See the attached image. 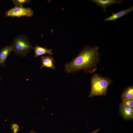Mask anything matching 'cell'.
Masks as SVG:
<instances>
[{"label":"cell","instance_id":"obj_16","mask_svg":"<svg viewBox=\"0 0 133 133\" xmlns=\"http://www.w3.org/2000/svg\"><path fill=\"white\" fill-rule=\"evenodd\" d=\"M29 133H36L35 132L33 131H32Z\"/></svg>","mask_w":133,"mask_h":133},{"label":"cell","instance_id":"obj_9","mask_svg":"<svg viewBox=\"0 0 133 133\" xmlns=\"http://www.w3.org/2000/svg\"><path fill=\"white\" fill-rule=\"evenodd\" d=\"M120 112L125 120L132 119L133 118V108L120 105Z\"/></svg>","mask_w":133,"mask_h":133},{"label":"cell","instance_id":"obj_2","mask_svg":"<svg viewBox=\"0 0 133 133\" xmlns=\"http://www.w3.org/2000/svg\"><path fill=\"white\" fill-rule=\"evenodd\" d=\"M112 82L109 78L94 74L91 79V88L88 97L105 96L108 88Z\"/></svg>","mask_w":133,"mask_h":133},{"label":"cell","instance_id":"obj_7","mask_svg":"<svg viewBox=\"0 0 133 133\" xmlns=\"http://www.w3.org/2000/svg\"><path fill=\"white\" fill-rule=\"evenodd\" d=\"M90 1L101 7L104 12L108 6L114 4L121 3L122 2L121 0H91Z\"/></svg>","mask_w":133,"mask_h":133},{"label":"cell","instance_id":"obj_11","mask_svg":"<svg viewBox=\"0 0 133 133\" xmlns=\"http://www.w3.org/2000/svg\"><path fill=\"white\" fill-rule=\"evenodd\" d=\"M121 98L123 101L133 97V87H128L124 90L121 95Z\"/></svg>","mask_w":133,"mask_h":133},{"label":"cell","instance_id":"obj_10","mask_svg":"<svg viewBox=\"0 0 133 133\" xmlns=\"http://www.w3.org/2000/svg\"><path fill=\"white\" fill-rule=\"evenodd\" d=\"M33 49L34 50V57L35 58L46 54L52 55L53 54L52 49H49L46 47L36 45Z\"/></svg>","mask_w":133,"mask_h":133},{"label":"cell","instance_id":"obj_14","mask_svg":"<svg viewBox=\"0 0 133 133\" xmlns=\"http://www.w3.org/2000/svg\"><path fill=\"white\" fill-rule=\"evenodd\" d=\"M12 128L13 130L14 133H16L18 130L19 126L17 124H13L12 125Z\"/></svg>","mask_w":133,"mask_h":133},{"label":"cell","instance_id":"obj_5","mask_svg":"<svg viewBox=\"0 0 133 133\" xmlns=\"http://www.w3.org/2000/svg\"><path fill=\"white\" fill-rule=\"evenodd\" d=\"M41 65L40 68L42 69L46 67L54 70L55 67L54 65L55 60L54 58L50 56H42L41 58Z\"/></svg>","mask_w":133,"mask_h":133},{"label":"cell","instance_id":"obj_6","mask_svg":"<svg viewBox=\"0 0 133 133\" xmlns=\"http://www.w3.org/2000/svg\"><path fill=\"white\" fill-rule=\"evenodd\" d=\"M13 51L11 45L4 46L0 50V65L5 66V63L8 57Z\"/></svg>","mask_w":133,"mask_h":133},{"label":"cell","instance_id":"obj_15","mask_svg":"<svg viewBox=\"0 0 133 133\" xmlns=\"http://www.w3.org/2000/svg\"><path fill=\"white\" fill-rule=\"evenodd\" d=\"M100 128L99 129H98L94 130L92 132L89 133H96L97 132L100 130Z\"/></svg>","mask_w":133,"mask_h":133},{"label":"cell","instance_id":"obj_1","mask_svg":"<svg viewBox=\"0 0 133 133\" xmlns=\"http://www.w3.org/2000/svg\"><path fill=\"white\" fill-rule=\"evenodd\" d=\"M99 50L98 46L86 45L77 56L66 64L65 71L70 73L83 70L86 73H93L100 60Z\"/></svg>","mask_w":133,"mask_h":133},{"label":"cell","instance_id":"obj_3","mask_svg":"<svg viewBox=\"0 0 133 133\" xmlns=\"http://www.w3.org/2000/svg\"><path fill=\"white\" fill-rule=\"evenodd\" d=\"M11 46L13 51L15 54L22 57L26 56L30 50L33 49L27 37L23 35L16 37Z\"/></svg>","mask_w":133,"mask_h":133},{"label":"cell","instance_id":"obj_12","mask_svg":"<svg viewBox=\"0 0 133 133\" xmlns=\"http://www.w3.org/2000/svg\"><path fill=\"white\" fill-rule=\"evenodd\" d=\"M120 105L133 108V97L123 101Z\"/></svg>","mask_w":133,"mask_h":133},{"label":"cell","instance_id":"obj_17","mask_svg":"<svg viewBox=\"0 0 133 133\" xmlns=\"http://www.w3.org/2000/svg\"></svg>","mask_w":133,"mask_h":133},{"label":"cell","instance_id":"obj_13","mask_svg":"<svg viewBox=\"0 0 133 133\" xmlns=\"http://www.w3.org/2000/svg\"><path fill=\"white\" fill-rule=\"evenodd\" d=\"M12 1L15 6H23V4L25 3H30L31 0H13Z\"/></svg>","mask_w":133,"mask_h":133},{"label":"cell","instance_id":"obj_8","mask_svg":"<svg viewBox=\"0 0 133 133\" xmlns=\"http://www.w3.org/2000/svg\"><path fill=\"white\" fill-rule=\"evenodd\" d=\"M133 10V6L126 9L120 11L117 13H113L111 16L104 20V21H115L118 18L128 14Z\"/></svg>","mask_w":133,"mask_h":133},{"label":"cell","instance_id":"obj_4","mask_svg":"<svg viewBox=\"0 0 133 133\" xmlns=\"http://www.w3.org/2000/svg\"><path fill=\"white\" fill-rule=\"evenodd\" d=\"M33 11L31 8H25L23 6H15L5 13V16L9 17H20L25 16L32 17Z\"/></svg>","mask_w":133,"mask_h":133}]
</instances>
